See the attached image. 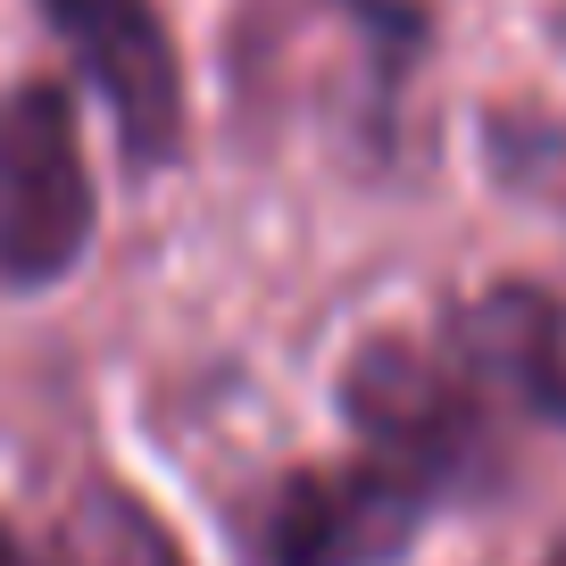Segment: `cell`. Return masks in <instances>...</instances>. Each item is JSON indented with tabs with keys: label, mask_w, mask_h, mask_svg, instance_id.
<instances>
[{
	"label": "cell",
	"mask_w": 566,
	"mask_h": 566,
	"mask_svg": "<svg viewBox=\"0 0 566 566\" xmlns=\"http://www.w3.org/2000/svg\"><path fill=\"white\" fill-rule=\"evenodd\" d=\"M92 242V167L59 84H18L0 101V275L51 283Z\"/></svg>",
	"instance_id": "cell-1"
},
{
	"label": "cell",
	"mask_w": 566,
	"mask_h": 566,
	"mask_svg": "<svg viewBox=\"0 0 566 566\" xmlns=\"http://www.w3.org/2000/svg\"><path fill=\"white\" fill-rule=\"evenodd\" d=\"M42 566H184V558L167 549V533L150 525V509H134L125 492L101 483V492H84L67 516H59Z\"/></svg>",
	"instance_id": "cell-4"
},
{
	"label": "cell",
	"mask_w": 566,
	"mask_h": 566,
	"mask_svg": "<svg viewBox=\"0 0 566 566\" xmlns=\"http://www.w3.org/2000/svg\"><path fill=\"white\" fill-rule=\"evenodd\" d=\"M433 483L400 459H358L334 475L283 483L266 509V566H375L417 533Z\"/></svg>",
	"instance_id": "cell-2"
},
{
	"label": "cell",
	"mask_w": 566,
	"mask_h": 566,
	"mask_svg": "<svg viewBox=\"0 0 566 566\" xmlns=\"http://www.w3.org/2000/svg\"><path fill=\"white\" fill-rule=\"evenodd\" d=\"M51 25L67 34V51L84 59V75L101 84L117 142L142 167L167 159L184 134V75H176V42H167L150 0H42Z\"/></svg>",
	"instance_id": "cell-3"
},
{
	"label": "cell",
	"mask_w": 566,
	"mask_h": 566,
	"mask_svg": "<svg viewBox=\"0 0 566 566\" xmlns=\"http://www.w3.org/2000/svg\"><path fill=\"white\" fill-rule=\"evenodd\" d=\"M0 566H25V549H18V542H9V533H0Z\"/></svg>",
	"instance_id": "cell-5"
}]
</instances>
